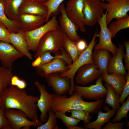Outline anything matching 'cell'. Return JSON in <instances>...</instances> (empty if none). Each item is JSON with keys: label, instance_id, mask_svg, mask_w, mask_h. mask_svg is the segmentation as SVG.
<instances>
[{"label": "cell", "instance_id": "obj_1", "mask_svg": "<svg viewBox=\"0 0 129 129\" xmlns=\"http://www.w3.org/2000/svg\"><path fill=\"white\" fill-rule=\"evenodd\" d=\"M39 99L10 84L0 93V108L4 112L10 109L20 110L30 120L38 121L40 120L36 103Z\"/></svg>", "mask_w": 129, "mask_h": 129}, {"label": "cell", "instance_id": "obj_2", "mask_svg": "<svg viewBox=\"0 0 129 129\" xmlns=\"http://www.w3.org/2000/svg\"><path fill=\"white\" fill-rule=\"evenodd\" d=\"M65 35L59 25L55 29L47 32L40 40L34 58L36 59L45 51L55 53L64 48Z\"/></svg>", "mask_w": 129, "mask_h": 129}, {"label": "cell", "instance_id": "obj_3", "mask_svg": "<svg viewBox=\"0 0 129 129\" xmlns=\"http://www.w3.org/2000/svg\"><path fill=\"white\" fill-rule=\"evenodd\" d=\"M98 33L97 29L94 34L92 39L87 48L79 55L76 60L70 65L67 66L68 70L65 73L60 74L61 76L66 77L71 81V86L68 92L70 95H72L74 91V77L78 70L81 67L86 64L94 63L92 59L93 50L97 41L96 40Z\"/></svg>", "mask_w": 129, "mask_h": 129}, {"label": "cell", "instance_id": "obj_4", "mask_svg": "<svg viewBox=\"0 0 129 129\" xmlns=\"http://www.w3.org/2000/svg\"><path fill=\"white\" fill-rule=\"evenodd\" d=\"M84 98L79 93L74 91L70 97L54 94L50 109L54 111L66 113L71 110H76L80 105L84 103Z\"/></svg>", "mask_w": 129, "mask_h": 129}, {"label": "cell", "instance_id": "obj_5", "mask_svg": "<svg viewBox=\"0 0 129 129\" xmlns=\"http://www.w3.org/2000/svg\"><path fill=\"white\" fill-rule=\"evenodd\" d=\"M58 25L56 16H54L42 26L33 30L25 32L29 50L36 52L43 36L49 31L55 29Z\"/></svg>", "mask_w": 129, "mask_h": 129}, {"label": "cell", "instance_id": "obj_6", "mask_svg": "<svg viewBox=\"0 0 129 129\" xmlns=\"http://www.w3.org/2000/svg\"><path fill=\"white\" fill-rule=\"evenodd\" d=\"M107 3H103L104 10L107 13L106 21L108 25L114 19H119L127 17L129 11V0H104Z\"/></svg>", "mask_w": 129, "mask_h": 129}, {"label": "cell", "instance_id": "obj_7", "mask_svg": "<svg viewBox=\"0 0 129 129\" xmlns=\"http://www.w3.org/2000/svg\"><path fill=\"white\" fill-rule=\"evenodd\" d=\"M103 3L100 0H84L83 12L86 25L94 26L104 15Z\"/></svg>", "mask_w": 129, "mask_h": 129}, {"label": "cell", "instance_id": "obj_8", "mask_svg": "<svg viewBox=\"0 0 129 129\" xmlns=\"http://www.w3.org/2000/svg\"><path fill=\"white\" fill-rule=\"evenodd\" d=\"M102 81L101 75L97 79L95 84L89 86L74 85V91L80 94L84 99L97 100L106 97L107 89Z\"/></svg>", "mask_w": 129, "mask_h": 129}, {"label": "cell", "instance_id": "obj_9", "mask_svg": "<svg viewBox=\"0 0 129 129\" xmlns=\"http://www.w3.org/2000/svg\"><path fill=\"white\" fill-rule=\"evenodd\" d=\"M84 0H70L65 11L68 18L79 28L81 32H86V25L83 12Z\"/></svg>", "mask_w": 129, "mask_h": 129}, {"label": "cell", "instance_id": "obj_10", "mask_svg": "<svg viewBox=\"0 0 129 129\" xmlns=\"http://www.w3.org/2000/svg\"><path fill=\"white\" fill-rule=\"evenodd\" d=\"M106 11L104 15L97 22L100 27V31L97 37L99 38L98 43L94 46V49H104L110 51L113 56L117 53L118 48L112 43V37L108 28L106 21Z\"/></svg>", "mask_w": 129, "mask_h": 129}, {"label": "cell", "instance_id": "obj_11", "mask_svg": "<svg viewBox=\"0 0 129 129\" xmlns=\"http://www.w3.org/2000/svg\"><path fill=\"white\" fill-rule=\"evenodd\" d=\"M4 113L12 129H20L27 126L37 127L43 124L40 120L37 121L29 120L26 115L20 110L10 109L5 111Z\"/></svg>", "mask_w": 129, "mask_h": 129}, {"label": "cell", "instance_id": "obj_12", "mask_svg": "<svg viewBox=\"0 0 129 129\" xmlns=\"http://www.w3.org/2000/svg\"><path fill=\"white\" fill-rule=\"evenodd\" d=\"M34 84L39 91L40 95L37 102L38 108L41 113L39 120L43 123L47 121V113L50 109L54 94L49 93L47 91L45 86L38 80L35 81Z\"/></svg>", "mask_w": 129, "mask_h": 129}, {"label": "cell", "instance_id": "obj_13", "mask_svg": "<svg viewBox=\"0 0 129 129\" xmlns=\"http://www.w3.org/2000/svg\"><path fill=\"white\" fill-rule=\"evenodd\" d=\"M75 78L76 83L85 86L102 75L97 65L94 63L86 64L78 70Z\"/></svg>", "mask_w": 129, "mask_h": 129}, {"label": "cell", "instance_id": "obj_14", "mask_svg": "<svg viewBox=\"0 0 129 129\" xmlns=\"http://www.w3.org/2000/svg\"><path fill=\"white\" fill-rule=\"evenodd\" d=\"M24 56L10 43L0 41V61L2 66L12 70L14 62Z\"/></svg>", "mask_w": 129, "mask_h": 129}, {"label": "cell", "instance_id": "obj_15", "mask_svg": "<svg viewBox=\"0 0 129 129\" xmlns=\"http://www.w3.org/2000/svg\"><path fill=\"white\" fill-rule=\"evenodd\" d=\"M59 9L61 14L59 19V25L67 36L76 43L81 39L77 33L79 27L68 17L64 3L61 4Z\"/></svg>", "mask_w": 129, "mask_h": 129}, {"label": "cell", "instance_id": "obj_16", "mask_svg": "<svg viewBox=\"0 0 129 129\" xmlns=\"http://www.w3.org/2000/svg\"><path fill=\"white\" fill-rule=\"evenodd\" d=\"M65 63L60 59L55 58L49 63L35 67L37 75L45 78L50 74L64 73L69 69Z\"/></svg>", "mask_w": 129, "mask_h": 129}, {"label": "cell", "instance_id": "obj_17", "mask_svg": "<svg viewBox=\"0 0 129 129\" xmlns=\"http://www.w3.org/2000/svg\"><path fill=\"white\" fill-rule=\"evenodd\" d=\"M60 74H50L45 78L48 86L52 88L55 94L65 95L70 90V80L66 77H61Z\"/></svg>", "mask_w": 129, "mask_h": 129}, {"label": "cell", "instance_id": "obj_18", "mask_svg": "<svg viewBox=\"0 0 129 129\" xmlns=\"http://www.w3.org/2000/svg\"><path fill=\"white\" fill-rule=\"evenodd\" d=\"M20 29L24 32L30 31L42 26L45 22L46 17L39 16L22 13L16 20Z\"/></svg>", "mask_w": 129, "mask_h": 129}, {"label": "cell", "instance_id": "obj_19", "mask_svg": "<svg viewBox=\"0 0 129 129\" xmlns=\"http://www.w3.org/2000/svg\"><path fill=\"white\" fill-rule=\"evenodd\" d=\"M124 45L118 43V48L116 54L110 58L108 64L107 73L108 74L117 72L126 76L127 73L123 62L124 54Z\"/></svg>", "mask_w": 129, "mask_h": 129}, {"label": "cell", "instance_id": "obj_20", "mask_svg": "<svg viewBox=\"0 0 129 129\" xmlns=\"http://www.w3.org/2000/svg\"><path fill=\"white\" fill-rule=\"evenodd\" d=\"M9 37L10 43L17 50L29 59H32V55L28 49L24 31L20 29L17 32H10Z\"/></svg>", "mask_w": 129, "mask_h": 129}, {"label": "cell", "instance_id": "obj_21", "mask_svg": "<svg viewBox=\"0 0 129 129\" xmlns=\"http://www.w3.org/2000/svg\"><path fill=\"white\" fill-rule=\"evenodd\" d=\"M19 13L37 15L46 18L48 13V10L43 3L25 0L19 8Z\"/></svg>", "mask_w": 129, "mask_h": 129}, {"label": "cell", "instance_id": "obj_22", "mask_svg": "<svg viewBox=\"0 0 129 129\" xmlns=\"http://www.w3.org/2000/svg\"><path fill=\"white\" fill-rule=\"evenodd\" d=\"M102 81L111 85L114 88L116 93L121 96L126 82V76L117 72L102 74Z\"/></svg>", "mask_w": 129, "mask_h": 129}, {"label": "cell", "instance_id": "obj_23", "mask_svg": "<svg viewBox=\"0 0 129 129\" xmlns=\"http://www.w3.org/2000/svg\"><path fill=\"white\" fill-rule=\"evenodd\" d=\"M111 57L109 51L104 49H94L92 54L93 63L97 66L102 74L108 73V64Z\"/></svg>", "mask_w": 129, "mask_h": 129}, {"label": "cell", "instance_id": "obj_24", "mask_svg": "<svg viewBox=\"0 0 129 129\" xmlns=\"http://www.w3.org/2000/svg\"><path fill=\"white\" fill-rule=\"evenodd\" d=\"M104 109L107 111L106 113L103 112L101 110L98 112L97 119L93 122H90L86 124H84L86 129H102V126L105 123L110 121L111 118L115 114L116 111L113 109H110L108 106L104 107Z\"/></svg>", "mask_w": 129, "mask_h": 129}, {"label": "cell", "instance_id": "obj_25", "mask_svg": "<svg viewBox=\"0 0 129 129\" xmlns=\"http://www.w3.org/2000/svg\"><path fill=\"white\" fill-rule=\"evenodd\" d=\"M5 0H0V22L3 23L11 33L18 32L20 29L17 21L12 20L7 16L5 12Z\"/></svg>", "mask_w": 129, "mask_h": 129}, {"label": "cell", "instance_id": "obj_26", "mask_svg": "<svg viewBox=\"0 0 129 129\" xmlns=\"http://www.w3.org/2000/svg\"><path fill=\"white\" fill-rule=\"evenodd\" d=\"M25 0H5V14L12 20H16L19 15V9Z\"/></svg>", "mask_w": 129, "mask_h": 129}, {"label": "cell", "instance_id": "obj_27", "mask_svg": "<svg viewBox=\"0 0 129 129\" xmlns=\"http://www.w3.org/2000/svg\"><path fill=\"white\" fill-rule=\"evenodd\" d=\"M104 86L107 89L104 103L111 107L113 109L117 111L120 106V96L116 93L114 88L110 85L105 83Z\"/></svg>", "mask_w": 129, "mask_h": 129}, {"label": "cell", "instance_id": "obj_28", "mask_svg": "<svg viewBox=\"0 0 129 129\" xmlns=\"http://www.w3.org/2000/svg\"><path fill=\"white\" fill-rule=\"evenodd\" d=\"M112 22L108 27L112 38L120 31L129 28V16L117 20Z\"/></svg>", "mask_w": 129, "mask_h": 129}, {"label": "cell", "instance_id": "obj_29", "mask_svg": "<svg viewBox=\"0 0 129 129\" xmlns=\"http://www.w3.org/2000/svg\"><path fill=\"white\" fill-rule=\"evenodd\" d=\"M13 76L12 70L0 66V93L10 85Z\"/></svg>", "mask_w": 129, "mask_h": 129}, {"label": "cell", "instance_id": "obj_30", "mask_svg": "<svg viewBox=\"0 0 129 129\" xmlns=\"http://www.w3.org/2000/svg\"><path fill=\"white\" fill-rule=\"evenodd\" d=\"M63 47L70 56L72 63H74L77 59L80 54L75 43L68 38L65 34L64 41Z\"/></svg>", "mask_w": 129, "mask_h": 129}, {"label": "cell", "instance_id": "obj_31", "mask_svg": "<svg viewBox=\"0 0 129 129\" xmlns=\"http://www.w3.org/2000/svg\"><path fill=\"white\" fill-rule=\"evenodd\" d=\"M64 0H48L43 3L48 10V13L46 18L45 22H47L52 16H56L60 12L59 7Z\"/></svg>", "mask_w": 129, "mask_h": 129}, {"label": "cell", "instance_id": "obj_32", "mask_svg": "<svg viewBox=\"0 0 129 129\" xmlns=\"http://www.w3.org/2000/svg\"><path fill=\"white\" fill-rule=\"evenodd\" d=\"M49 117L48 120L44 124L37 127V129H60L57 124V118L54 111L50 109L48 112Z\"/></svg>", "mask_w": 129, "mask_h": 129}, {"label": "cell", "instance_id": "obj_33", "mask_svg": "<svg viewBox=\"0 0 129 129\" xmlns=\"http://www.w3.org/2000/svg\"><path fill=\"white\" fill-rule=\"evenodd\" d=\"M122 104V106L117 110L116 115L112 120V122L119 121L124 118H127L129 110V96L127 97L126 101Z\"/></svg>", "mask_w": 129, "mask_h": 129}, {"label": "cell", "instance_id": "obj_34", "mask_svg": "<svg viewBox=\"0 0 129 129\" xmlns=\"http://www.w3.org/2000/svg\"><path fill=\"white\" fill-rule=\"evenodd\" d=\"M57 118L61 120L67 127V129L77 125L80 121L71 116H67L65 113L55 112Z\"/></svg>", "mask_w": 129, "mask_h": 129}, {"label": "cell", "instance_id": "obj_35", "mask_svg": "<svg viewBox=\"0 0 129 129\" xmlns=\"http://www.w3.org/2000/svg\"><path fill=\"white\" fill-rule=\"evenodd\" d=\"M70 111L71 114V117L80 121H82L85 124L89 123L92 118V116L90 115V113L87 111L75 110H71Z\"/></svg>", "mask_w": 129, "mask_h": 129}, {"label": "cell", "instance_id": "obj_36", "mask_svg": "<svg viewBox=\"0 0 129 129\" xmlns=\"http://www.w3.org/2000/svg\"><path fill=\"white\" fill-rule=\"evenodd\" d=\"M10 33L5 25L0 22V41L10 43L9 37Z\"/></svg>", "mask_w": 129, "mask_h": 129}, {"label": "cell", "instance_id": "obj_37", "mask_svg": "<svg viewBox=\"0 0 129 129\" xmlns=\"http://www.w3.org/2000/svg\"><path fill=\"white\" fill-rule=\"evenodd\" d=\"M126 82L124 85L122 95L120 96L119 102L122 104L124 102L125 98L129 95V70H128L126 76Z\"/></svg>", "mask_w": 129, "mask_h": 129}, {"label": "cell", "instance_id": "obj_38", "mask_svg": "<svg viewBox=\"0 0 129 129\" xmlns=\"http://www.w3.org/2000/svg\"><path fill=\"white\" fill-rule=\"evenodd\" d=\"M10 84L21 89H24L27 86L26 82L20 79L16 75H13L12 77Z\"/></svg>", "mask_w": 129, "mask_h": 129}, {"label": "cell", "instance_id": "obj_39", "mask_svg": "<svg viewBox=\"0 0 129 129\" xmlns=\"http://www.w3.org/2000/svg\"><path fill=\"white\" fill-rule=\"evenodd\" d=\"M60 51L61 54L60 55H56L55 58L60 59L64 61L69 66L71 65L72 63V61L70 56L69 54L64 49V48H62Z\"/></svg>", "mask_w": 129, "mask_h": 129}, {"label": "cell", "instance_id": "obj_40", "mask_svg": "<svg viewBox=\"0 0 129 129\" xmlns=\"http://www.w3.org/2000/svg\"><path fill=\"white\" fill-rule=\"evenodd\" d=\"M110 121L108 122L103 129H122L124 128L123 126L126 123L124 122H113Z\"/></svg>", "mask_w": 129, "mask_h": 129}, {"label": "cell", "instance_id": "obj_41", "mask_svg": "<svg viewBox=\"0 0 129 129\" xmlns=\"http://www.w3.org/2000/svg\"><path fill=\"white\" fill-rule=\"evenodd\" d=\"M50 53L49 51H46L43 53L40 56L41 59L40 65L49 63L55 58V56H52Z\"/></svg>", "mask_w": 129, "mask_h": 129}, {"label": "cell", "instance_id": "obj_42", "mask_svg": "<svg viewBox=\"0 0 129 129\" xmlns=\"http://www.w3.org/2000/svg\"><path fill=\"white\" fill-rule=\"evenodd\" d=\"M126 49L125 53L124 54L123 58L125 63L126 69L129 70V41L127 40L124 42Z\"/></svg>", "mask_w": 129, "mask_h": 129}, {"label": "cell", "instance_id": "obj_43", "mask_svg": "<svg viewBox=\"0 0 129 129\" xmlns=\"http://www.w3.org/2000/svg\"><path fill=\"white\" fill-rule=\"evenodd\" d=\"M75 44L80 54L87 48L88 46L86 41L83 39H81L76 42Z\"/></svg>", "mask_w": 129, "mask_h": 129}, {"label": "cell", "instance_id": "obj_44", "mask_svg": "<svg viewBox=\"0 0 129 129\" xmlns=\"http://www.w3.org/2000/svg\"><path fill=\"white\" fill-rule=\"evenodd\" d=\"M8 119L5 117L4 112L0 108V129L5 125L10 124Z\"/></svg>", "mask_w": 129, "mask_h": 129}, {"label": "cell", "instance_id": "obj_45", "mask_svg": "<svg viewBox=\"0 0 129 129\" xmlns=\"http://www.w3.org/2000/svg\"><path fill=\"white\" fill-rule=\"evenodd\" d=\"M41 62V59L39 56L35 59V60L32 62V65L33 67H35L39 66Z\"/></svg>", "mask_w": 129, "mask_h": 129}, {"label": "cell", "instance_id": "obj_46", "mask_svg": "<svg viewBox=\"0 0 129 129\" xmlns=\"http://www.w3.org/2000/svg\"><path fill=\"white\" fill-rule=\"evenodd\" d=\"M84 127L81 126H75L70 128L69 129H85Z\"/></svg>", "mask_w": 129, "mask_h": 129}, {"label": "cell", "instance_id": "obj_47", "mask_svg": "<svg viewBox=\"0 0 129 129\" xmlns=\"http://www.w3.org/2000/svg\"><path fill=\"white\" fill-rule=\"evenodd\" d=\"M35 1L41 3H43L48 0H27Z\"/></svg>", "mask_w": 129, "mask_h": 129}, {"label": "cell", "instance_id": "obj_48", "mask_svg": "<svg viewBox=\"0 0 129 129\" xmlns=\"http://www.w3.org/2000/svg\"><path fill=\"white\" fill-rule=\"evenodd\" d=\"M30 126H25L23 127V128L22 129H29L30 128Z\"/></svg>", "mask_w": 129, "mask_h": 129}, {"label": "cell", "instance_id": "obj_49", "mask_svg": "<svg viewBox=\"0 0 129 129\" xmlns=\"http://www.w3.org/2000/svg\"><path fill=\"white\" fill-rule=\"evenodd\" d=\"M100 0L102 2H103L105 1L104 0Z\"/></svg>", "mask_w": 129, "mask_h": 129}]
</instances>
